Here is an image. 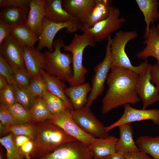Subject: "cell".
I'll return each mask as SVG.
<instances>
[{"label": "cell", "mask_w": 159, "mask_h": 159, "mask_svg": "<svg viewBox=\"0 0 159 159\" xmlns=\"http://www.w3.org/2000/svg\"><path fill=\"white\" fill-rule=\"evenodd\" d=\"M139 76L130 69L112 67L106 81L108 88L102 100L103 114L126 104L134 105L140 101L136 90Z\"/></svg>", "instance_id": "cell-1"}, {"label": "cell", "mask_w": 159, "mask_h": 159, "mask_svg": "<svg viewBox=\"0 0 159 159\" xmlns=\"http://www.w3.org/2000/svg\"><path fill=\"white\" fill-rule=\"evenodd\" d=\"M45 122H37L35 125L34 148L32 159L50 153L66 143L77 140L58 126Z\"/></svg>", "instance_id": "cell-2"}, {"label": "cell", "mask_w": 159, "mask_h": 159, "mask_svg": "<svg viewBox=\"0 0 159 159\" xmlns=\"http://www.w3.org/2000/svg\"><path fill=\"white\" fill-rule=\"evenodd\" d=\"M81 34H74L70 43L64 46V50L71 52L72 58L73 75L68 83L70 85H76L84 83L87 70L83 64V54L87 46L95 45L92 35L86 31Z\"/></svg>", "instance_id": "cell-3"}, {"label": "cell", "mask_w": 159, "mask_h": 159, "mask_svg": "<svg viewBox=\"0 0 159 159\" xmlns=\"http://www.w3.org/2000/svg\"><path fill=\"white\" fill-rule=\"evenodd\" d=\"M65 45L62 39H57L54 42L53 51L44 52L45 64L44 69L48 74L68 82L73 75L72 58L71 53L61 52Z\"/></svg>", "instance_id": "cell-4"}, {"label": "cell", "mask_w": 159, "mask_h": 159, "mask_svg": "<svg viewBox=\"0 0 159 159\" xmlns=\"http://www.w3.org/2000/svg\"><path fill=\"white\" fill-rule=\"evenodd\" d=\"M138 36L135 31H119L112 38L111 45L112 67H120L130 69L141 75L146 71L149 64L147 59L137 66H133L125 51V47L130 41Z\"/></svg>", "instance_id": "cell-5"}, {"label": "cell", "mask_w": 159, "mask_h": 159, "mask_svg": "<svg viewBox=\"0 0 159 159\" xmlns=\"http://www.w3.org/2000/svg\"><path fill=\"white\" fill-rule=\"evenodd\" d=\"M107 39L105 57L95 68V74L92 79L91 90L87 97V101L85 105L89 107L102 94L104 89L105 83L112 67L111 49L112 38L110 36Z\"/></svg>", "instance_id": "cell-6"}, {"label": "cell", "mask_w": 159, "mask_h": 159, "mask_svg": "<svg viewBox=\"0 0 159 159\" xmlns=\"http://www.w3.org/2000/svg\"><path fill=\"white\" fill-rule=\"evenodd\" d=\"M120 14L119 9L112 4L109 15L107 18L97 23L91 28L83 26L80 30L89 33L95 42L102 41L107 39L112 33L118 31L125 22V19L120 16Z\"/></svg>", "instance_id": "cell-7"}, {"label": "cell", "mask_w": 159, "mask_h": 159, "mask_svg": "<svg viewBox=\"0 0 159 159\" xmlns=\"http://www.w3.org/2000/svg\"><path fill=\"white\" fill-rule=\"evenodd\" d=\"M81 25L77 21H71L64 23H56L51 21L44 17L39 35L37 49L40 50L44 48L50 52L53 51L54 38L60 30L65 28L69 33H73L80 29Z\"/></svg>", "instance_id": "cell-8"}, {"label": "cell", "mask_w": 159, "mask_h": 159, "mask_svg": "<svg viewBox=\"0 0 159 159\" xmlns=\"http://www.w3.org/2000/svg\"><path fill=\"white\" fill-rule=\"evenodd\" d=\"M47 121L59 127L86 146L90 147L95 139L79 127L72 118L71 110L69 109L52 115Z\"/></svg>", "instance_id": "cell-9"}, {"label": "cell", "mask_w": 159, "mask_h": 159, "mask_svg": "<svg viewBox=\"0 0 159 159\" xmlns=\"http://www.w3.org/2000/svg\"><path fill=\"white\" fill-rule=\"evenodd\" d=\"M73 119L85 132L97 138L109 136L106 127L95 117L90 107L85 106L77 110H71Z\"/></svg>", "instance_id": "cell-10"}, {"label": "cell", "mask_w": 159, "mask_h": 159, "mask_svg": "<svg viewBox=\"0 0 159 159\" xmlns=\"http://www.w3.org/2000/svg\"><path fill=\"white\" fill-rule=\"evenodd\" d=\"M35 159H95L89 147L77 140L66 143Z\"/></svg>", "instance_id": "cell-11"}, {"label": "cell", "mask_w": 159, "mask_h": 159, "mask_svg": "<svg viewBox=\"0 0 159 159\" xmlns=\"http://www.w3.org/2000/svg\"><path fill=\"white\" fill-rule=\"evenodd\" d=\"M124 107L123 113L120 119L106 127L107 132L123 124L143 120H151L155 124L159 125V109H138L129 104Z\"/></svg>", "instance_id": "cell-12"}, {"label": "cell", "mask_w": 159, "mask_h": 159, "mask_svg": "<svg viewBox=\"0 0 159 159\" xmlns=\"http://www.w3.org/2000/svg\"><path fill=\"white\" fill-rule=\"evenodd\" d=\"M24 47L11 35L0 45V55L13 69H25Z\"/></svg>", "instance_id": "cell-13"}, {"label": "cell", "mask_w": 159, "mask_h": 159, "mask_svg": "<svg viewBox=\"0 0 159 159\" xmlns=\"http://www.w3.org/2000/svg\"><path fill=\"white\" fill-rule=\"evenodd\" d=\"M152 65L149 64L145 72L140 75L136 85L137 93L142 102L144 109L159 101V90L151 81Z\"/></svg>", "instance_id": "cell-14"}, {"label": "cell", "mask_w": 159, "mask_h": 159, "mask_svg": "<svg viewBox=\"0 0 159 159\" xmlns=\"http://www.w3.org/2000/svg\"><path fill=\"white\" fill-rule=\"evenodd\" d=\"M96 2V0H63L62 5L63 8L80 24L81 29L85 25Z\"/></svg>", "instance_id": "cell-15"}, {"label": "cell", "mask_w": 159, "mask_h": 159, "mask_svg": "<svg viewBox=\"0 0 159 159\" xmlns=\"http://www.w3.org/2000/svg\"><path fill=\"white\" fill-rule=\"evenodd\" d=\"M24 60L25 69L32 78L41 75L45 64L44 53L34 47H24Z\"/></svg>", "instance_id": "cell-16"}, {"label": "cell", "mask_w": 159, "mask_h": 159, "mask_svg": "<svg viewBox=\"0 0 159 159\" xmlns=\"http://www.w3.org/2000/svg\"><path fill=\"white\" fill-rule=\"evenodd\" d=\"M45 0H30L26 25L39 36L45 17Z\"/></svg>", "instance_id": "cell-17"}, {"label": "cell", "mask_w": 159, "mask_h": 159, "mask_svg": "<svg viewBox=\"0 0 159 159\" xmlns=\"http://www.w3.org/2000/svg\"><path fill=\"white\" fill-rule=\"evenodd\" d=\"M44 10L45 17L51 21L56 23L71 21L78 22L63 8L62 0H45Z\"/></svg>", "instance_id": "cell-18"}, {"label": "cell", "mask_w": 159, "mask_h": 159, "mask_svg": "<svg viewBox=\"0 0 159 159\" xmlns=\"http://www.w3.org/2000/svg\"><path fill=\"white\" fill-rule=\"evenodd\" d=\"M118 127L119 129L120 137L116 145V152L122 154L125 153L140 151L133 138L132 123L123 124Z\"/></svg>", "instance_id": "cell-19"}, {"label": "cell", "mask_w": 159, "mask_h": 159, "mask_svg": "<svg viewBox=\"0 0 159 159\" xmlns=\"http://www.w3.org/2000/svg\"><path fill=\"white\" fill-rule=\"evenodd\" d=\"M91 89V87L88 82L70 85L66 88L65 93L72 103L73 110H80L86 105L87 101V95Z\"/></svg>", "instance_id": "cell-20"}, {"label": "cell", "mask_w": 159, "mask_h": 159, "mask_svg": "<svg viewBox=\"0 0 159 159\" xmlns=\"http://www.w3.org/2000/svg\"><path fill=\"white\" fill-rule=\"evenodd\" d=\"M136 2L142 13L146 24L143 38L145 39L148 36L150 24L153 25L159 19L158 9L159 2L157 0H136Z\"/></svg>", "instance_id": "cell-21"}, {"label": "cell", "mask_w": 159, "mask_h": 159, "mask_svg": "<svg viewBox=\"0 0 159 159\" xmlns=\"http://www.w3.org/2000/svg\"><path fill=\"white\" fill-rule=\"evenodd\" d=\"M144 40L143 44L146 46L136 54V57L145 60L148 57H153L156 59L159 65V32L154 24L150 27L149 34Z\"/></svg>", "instance_id": "cell-22"}, {"label": "cell", "mask_w": 159, "mask_h": 159, "mask_svg": "<svg viewBox=\"0 0 159 159\" xmlns=\"http://www.w3.org/2000/svg\"><path fill=\"white\" fill-rule=\"evenodd\" d=\"M118 139L112 136L104 138H95L89 147L95 159H99L111 155L116 152Z\"/></svg>", "instance_id": "cell-23"}, {"label": "cell", "mask_w": 159, "mask_h": 159, "mask_svg": "<svg viewBox=\"0 0 159 159\" xmlns=\"http://www.w3.org/2000/svg\"><path fill=\"white\" fill-rule=\"evenodd\" d=\"M41 74L48 90L62 100L69 109L73 110L72 103L65 93L67 87L65 84L56 77L48 74L44 69L41 70Z\"/></svg>", "instance_id": "cell-24"}, {"label": "cell", "mask_w": 159, "mask_h": 159, "mask_svg": "<svg viewBox=\"0 0 159 159\" xmlns=\"http://www.w3.org/2000/svg\"><path fill=\"white\" fill-rule=\"evenodd\" d=\"M29 6L4 8L0 12V19L12 28L26 24Z\"/></svg>", "instance_id": "cell-25"}, {"label": "cell", "mask_w": 159, "mask_h": 159, "mask_svg": "<svg viewBox=\"0 0 159 159\" xmlns=\"http://www.w3.org/2000/svg\"><path fill=\"white\" fill-rule=\"evenodd\" d=\"M96 0L95 4L84 26L88 28H92L97 23L106 19L110 14L112 1L108 0Z\"/></svg>", "instance_id": "cell-26"}, {"label": "cell", "mask_w": 159, "mask_h": 159, "mask_svg": "<svg viewBox=\"0 0 159 159\" xmlns=\"http://www.w3.org/2000/svg\"><path fill=\"white\" fill-rule=\"evenodd\" d=\"M11 35L24 47H34L38 41L39 36L32 31L26 24H22L12 28Z\"/></svg>", "instance_id": "cell-27"}, {"label": "cell", "mask_w": 159, "mask_h": 159, "mask_svg": "<svg viewBox=\"0 0 159 159\" xmlns=\"http://www.w3.org/2000/svg\"><path fill=\"white\" fill-rule=\"evenodd\" d=\"M135 142L140 150L151 155L153 159H159V135L141 136Z\"/></svg>", "instance_id": "cell-28"}, {"label": "cell", "mask_w": 159, "mask_h": 159, "mask_svg": "<svg viewBox=\"0 0 159 159\" xmlns=\"http://www.w3.org/2000/svg\"><path fill=\"white\" fill-rule=\"evenodd\" d=\"M1 134L12 133L14 135L26 136L34 140L36 134L35 125L32 123L19 124L4 126L0 123Z\"/></svg>", "instance_id": "cell-29"}, {"label": "cell", "mask_w": 159, "mask_h": 159, "mask_svg": "<svg viewBox=\"0 0 159 159\" xmlns=\"http://www.w3.org/2000/svg\"><path fill=\"white\" fill-rule=\"evenodd\" d=\"M30 111L33 123L45 121L52 116L41 97L36 98Z\"/></svg>", "instance_id": "cell-30"}, {"label": "cell", "mask_w": 159, "mask_h": 159, "mask_svg": "<svg viewBox=\"0 0 159 159\" xmlns=\"http://www.w3.org/2000/svg\"><path fill=\"white\" fill-rule=\"evenodd\" d=\"M41 97L49 111L52 115L59 113L69 109L62 100L48 90L45 92Z\"/></svg>", "instance_id": "cell-31"}, {"label": "cell", "mask_w": 159, "mask_h": 159, "mask_svg": "<svg viewBox=\"0 0 159 159\" xmlns=\"http://www.w3.org/2000/svg\"><path fill=\"white\" fill-rule=\"evenodd\" d=\"M1 144L6 150V159H24V157L20 151L15 145L14 140V135L9 133L0 139Z\"/></svg>", "instance_id": "cell-32"}, {"label": "cell", "mask_w": 159, "mask_h": 159, "mask_svg": "<svg viewBox=\"0 0 159 159\" xmlns=\"http://www.w3.org/2000/svg\"><path fill=\"white\" fill-rule=\"evenodd\" d=\"M12 86L14 89L16 102L30 111L36 97L31 94L28 88L20 87L15 84Z\"/></svg>", "instance_id": "cell-33"}, {"label": "cell", "mask_w": 159, "mask_h": 159, "mask_svg": "<svg viewBox=\"0 0 159 159\" xmlns=\"http://www.w3.org/2000/svg\"><path fill=\"white\" fill-rule=\"evenodd\" d=\"M18 124L31 123L32 117L30 111L16 102L8 107Z\"/></svg>", "instance_id": "cell-34"}, {"label": "cell", "mask_w": 159, "mask_h": 159, "mask_svg": "<svg viewBox=\"0 0 159 159\" xmlns=\"http://www.w3.org/2000/svg\"><path fill=\"white\" fill-rule=\"evenodd\" d=\"M28 89L36 97H42L44 93L48 90L46 84L41 75L32 78Z\"/></svg>", "instance_id": "cell-35"}, {"label": "cell", "mask_w": 159, "mask_h": 159, "mask_svg": "<svg viewBox=\"0 0 159 159\" xmlns=\"http://www.w3.org/2000/svg\"><path fill=\"white\" fill-rule=\"evenodd\" d=\"M15 84L22 88H28L32 77L25 69H13Z\"/></svg>", "instance_id": "cell-36"}, {"label": "cell", "mask_w": 159, "mask_h": 159, "mask_svg": "<svg viewBox=\"0 0 159 159\" xmlns=\"http://www.w3.org/2000/svg\"><path fill=\"white\" fill-rule=\"evenodd\" d=\"M0 104L9 107L16 102L14 88L9 85L0 90Z\"/></svg>", "instance_id": "cell-37"}, {"label": "cell", "mask_w": 159, "mask_h": 159, "mask_svg": "<svg viewBox=\"0 0 159 159\" xmlns=\"http://www.w3.org/2000/svg\"><path fill=\"white\" fill-rule=\"evenodd\" d=\"M0 75L5 77L9 84H15L14 80L13 68L0 55Z\"/></svg>", "instance_id": "cell-38"}, {"label": "cell", "mask_w": 159, "mask_h": 159, "mask_svg": "<svg viewBox=\"0 0 159 159\" xmlns=\"http://www.w3.org/2000/svg\"><path fill=\"white\" fill-rule=\"evenodd\" d=\"M0 123L4 126L18 124L8 107L3 105H0Z\"/></svg>", "instance_id": "cell-39"}, {"label": "cell", "mask_w": 159, "mask_h": 159, "mask_svg": "<svg viewBox=\"0 0 159 159\" xmlns=\"http://www.w3.org/2000/svg\"><path fill=\"white\" fill-rule=\"evenodd\" d=\"M30 0H0V7L4 8L29 6Z\"/></svg>", "instance_id": "cell-40"}, {"label": "cell", "mask_w": 159, "mask_h": 159, "mask_svg": "<svg viewBox=\"0 0 159 159\" xmlns=\"http://www.w3.org/2000/svg\"><path fill=\"white\" fill-rule=\"evenodd\" d=\"M34 148V141L31 139L23 144L19 149L24 155V158L31 159Z\"/></svg>", "instance_id": "cell-41"}, {"label": "cell", "mask_w": 159, "mask_h": 159, "mask_svg": "<svg viewBox=\"0 0 159 159\" xmlns=\"http://www.w3.org/2000/svg\"><path fill=\"white\" fill-rule=\"evenodd\" d=\"M12 27L0 19V45L4 39L11 35Z\"/></svg>", "instance_id": "cell-42"}, {"label": "cell", "mask_w": 159, "mask_h": 159, "mask_svg": "<svg viewBox=\"0 0 159 159\" xmlns=\"http://www.w3.org/2000/svg\"><path fill=\"white\" fill-rule=\"evenodd\" d=\"M125 159H153L148 154L140 150L122 154Z\"/></svg>", "instance_id": "cell-43"}, {"label": "cell", "mask_w": 159, "mask_h": 159, "mask_svg": "<svg viewBox=\"0 0 159 159\" xmlns=\"http://www.w3.org/2000/svg\"><path fill=\"white\" fill-rule=\"evenodd\" d=\"M151 81L159 90V65L157 63L152 65L151 70Z\"/></svg>", "instance_id": "cell-44"}, {"label": "cell", "mask_w": 159, "mask_h": 159, "mask_svg": "<svg viewBox=\"0 0 159 159\" xmlns=\"http://www.w3.org/2000/svg\"><path fill=\"white\" fill-rule=\"evenodd\" d=\"M31 139L30 138L26 136L14 135V143L19 149L23 144Z\"/></svg>", "instance_id": "cell-45"}, {"label": "cell", "mask_w": 159, "mask_h": 159, "mask_svg": "<svg viewBox=\"0 0 159 159\" xmlns=\"http://www.w3.org/2000/svg\"><path fill=\"white\" fill-rule=\"evenodd\" d=\"M9 85L6 79L0 75V90L6 87Z\"/></svg>", "instance_id": "cell-46"}, {"label": "cell", "mask_w": 159, "mask_h": 159, "mask_svg": "<svg viewBox=\"0 0 159 159\" xmlns=\"http://www.w3.org/2000/svg\"><path fill=\"white\" fill-rule=\"evenodd\" d=\"M111 159H125L122 154L117 152L111 155Z\"/></svg>", "instance_id": "cell-47"}, {"label": "cell", "mask_w": 159, "mask_h": 159, "mask_svg": "<svg viewBox=\"0 0 159 159\" xmlns=\"http://www.w3.org/2000/svg\"><path fill=\"white\" fill-rule=\"evenodd\" d=\"M0 159H6V155L5 156L4 152L1 148L0 152Z\"/></svg>", "instance_id": "cell-48"}, {"label": "cell", "mask_w": 159, "mask_h": 159, "mask_svg": "<svg viewBox=\"0 0 159 159\" xmlns=\"http://www.w3.org/2000/svg\"><path fill=\"white\" fill-rule=\"evenodd\" d=\"M99 159H111V155L106 156V157L102 158Z\"/></svg>", "instance_id": "cell-49"}, {"label": "cell", "mask_w": 159, "mask_h": 159, "mask_svg": "<svg viewBox=\"0 0 159 159\" xmlns=\"http://www.w3.org/2000/svg\"><path fill=\"white\" fill-rule=\"evenodd\" d=\"M156 29L157 30L158 32H159V22H158V24H157V25L156 26Z\"/></svg>", "instance_id": "cell-50"}]
</instances>
